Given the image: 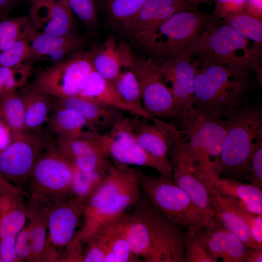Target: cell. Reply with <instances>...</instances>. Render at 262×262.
<instances>
[{
    "instance_id": "33",
    "label": "cell",
    "mask_w": 262,
    "mask_h": 262,
    "mask_svg": "<svg viewBox=\"0 0 262 262\" xmlns=\"http://www.w3.org/2000/svg\"><path fill=\"white\" fill-rule=\"evenodd\" d=\"M112 82L121 98L135 111L137 116L149 120L153 118L144 109L139 83L131 68L121 71Z\"/></svg>"
},
{
    "instance_id": "51",
    "label": "cell",
    "mask_w": 262,
    "mask_h": 262,
    "mask_svg": "<svg viewBox=\"0 0 262 262\" xmlns=\"http://www.w3.org/2000/svg\"><path fill=\"white\" fill-rule=\"evenodd\" d=\"M245 11L262 19V0H246Z\"/></svg>"
},
{
    "instance_id": "19",
    "label": "cell",
    "mask_w": 262,
    "mask_h": 262,
    "mask_svg": "<svg viewBox=\"0 0 262 262\" xmlns=\"http://www.w3.org/2000/svg\"><path fill=\"white\" fill-rule=\"evenodd\" d=\"M92 65L101 76L112 82L122 68H131L132 53L128 46L109 36L102 45L90 50Z\"/></svg>"
},
{
    "instance_id": "20",
    "label": "cell",
    "mask_w": 262,
    "mask_h": 262,
    "mask_svg": "<svg viewBox=\"0 0 262 262\" xmlns=\"http://www.w3.org/2000/svg\"><path fill=\"white\" fill-rule=\"evenodd\" d=\"M65 107L78 112L97 132L104 133L122 116L123 111L86 99L79 96L55 98L52 108Z\"/></svg>"
},
{
    "instance_id": "23",
    "label": "cell",
    "mask_w": 262,
    "mask_h": 262,
    "mask_svg": "<svg viewBox=\"0 0 262 262\" xmlns=\"http://www.w3.org/2000/svg\"><path fill=\"white\" fill-rule=\"evenodd\" d=\"M170 159L174 181L200 210L213 217L210 193L206 186L194 174L193 165L178 158L171 157Z\"/></svg>"
},
{
    "instance_id": "25",
    "label": "cell",
    "mask_w": 262,
    "mask_h": 262,
    "mask_svg": "<svg viewBox=\"0 0 262 262\" xmlns=\"http://www.w3.org/2000/svg\"><path fill=\"white\" fill-rule=\"evenodd\" d=\"M48 121L59 137H86L96 131L78 112L68 108H52Z\"/></svg>"
},
{
    "instance_id": "4",
    "label": "cell",
    "mask_w": 262,
    "mask_h": 262,
    "mask_svg": "<svg viewBox=\"0 0 262 262\" xmlns=\"http://www.w3.org/2000/svg\"><path fill=\"white\" fill-rule=\"evenodd\" d=\"M196 60L193 107L224 119L245 101L249 74L236 73L209 59Z\"/></svg>"
},
{
    "instance_id": "6",
    "label": "cell",
    "mask_w": 262,
    "mask_h": 262,
    "mask_svg": "<svg viewBox=\"0 0 262 262\" xmlns=\"http://www.w3.org/2000/svg\"><path fill=\"white\" fill-rule=\"evenodd\" d=\"M204 29L185 54L209 59L237 73L249 74L260 69L261 46L251 43L221 22L211 20Z\"/></svg>"
},
{
    "instance_id": "39",
    "label": "cell",
    "mask_w": 262,
    "mask_h": 262,
    "mask_svg": "<svg viewBox=\"0 0 262 262\" xmlns=\"http://www.w3.org/2000/svg\"><path fill=\"white\" fill-rule=\"evenodd\" d=\"M242 37L261 46L262 42V20L245 11L221 20Z\"/></svg>"
},
{
    "instance_id": "12",
    "label": "cell",
    "mask_w": 262,
    "mask_h": 262,
    "mask_svg": "<svg viewBox=\"0 0 262 262\" xmlns=\"http://www.w3.org/2000/svg\"><path fill=\"white\" fill-rule=\"evenodd\" d=\"M131 69L140 87L144 109L151 116L177 119L180 114L170 90L164 83L160 66L151 59L132 54Z\"/></svg>"
},
{
    "instance_id": "47",
    "label": "cell",
    "mask_w": 262,
    "mask_h": 262,
    "mask_svg": "<svg viewBox=\"0 0 262 262\" xmlns=\"http://www.w3.org/2000/svg\"><path fill=\"white\" fill-rule=\"evenodd\" d=\"M16 251L17 261L31 259L32 246L29 227L23 228L16 236Z\"/></svg>"
},
{
    "instance_id": "28",
    "label": "cell",
    "mask_w": 262,
    "mask_h": 262,
    "mask_svg": "<svg viewBox=\"0 0 262 262\" xmlns=\"http://www.w3.org/2000/svg\"><path fill=\"white\" fill-rule=\"evenodd\" d=\"M27 209L30 219L29 226L32 254L30 260H41L46 250V230L49 205L32 198Z\"/></svg>"
},
{
    "instance_id": "34",
    "label": "cell",
    "mask_w": 262,
    "mask_h": 262,
    "mask_svg": "<svg viewBox=\"0 0 262 262\" xmlns=\"http://www.w3.org/2000/svg\"><path fill=\"white\" fill-rule=\"evenodd\" d=\"M204 184L212 196L233 211L246 223L252 238L259 245L262 246V215L249 212L236 198L221 194L210 185Z\"/></svg>"
},
{
    "instance_id": "41",
    "label": "cell",
    "mask_w": 262,
    "mask_h": 262,
    "mask_svg": "<svg viewBox=\"0 0 262 262\" xmlns=\"http://www.w3.org/2000/svg\"><path fill=\"white\" fill-rule=\"evenodd\" d=\"M30 21L28 16H0V53L9 48L21 35Z\"/></svg>"
},
{
    "instance_id": "7",
    "label": "cell",
    "mask_w": 262,
    "mask_h": 262,
    "mask_svg": "<svg viewBox=\"0 0 262 262\" xmlns=\"http://www.w3.org/2000/svg\"><path fill=\"white\" fill-rule=\"evenodd\" d=\"M211 20L210 15L198 9L180 11L157 26L138 44L162 61L174 59L186 53Z\"/></svg>"
},
{
    "instance_id": "38",
    "label": "cell",
    "mask_w": 262,
    "mask_h": 262,
    "mask_svg": "<svg viewBox=\"0 0 262 262\" xmlns=\"http://www.w3.org/2000/svg\"><path fill=\"white\" fill-rule=\"evenodd\" d=\"M147 0H97V7L111 21L122 25L134 16Z\"/></svg>"
},
{
    "instance_id": "30",
    "label": "cell",
    "mask_w": 262,
    "mask_h": 262,
    "mask_svg": "<svg viewBox=\"0 0 262 262\" xmlns=\"http://www.w3.org/2000/svg\"><path fill=\"white\" fill-rule=\"evenodd\" d=\"M97 230L101 233L105 240L107 252L105 262H141L134 254L125 236L114 221L101 226Z\"/></svg>"
},
{
    "instance_id": "29",
    "label": "cell",
    "mask_w": 262,
    "mask_h": 262,
    "mask_svg": "<svg viewBox=\"0 0 262 262\" xmlns=\"http://www.w3.org/2000/svg\"><path fill=\"white\" fill-rule=\"evenodd\" d=\"M159 66L165 80L175 82L193 101L196 59L184 54L174 59L162 61Z\"/></svg>"
},
{
    "instance_id": "11",
    "label": "cell",
    "mask_w": 262,
    "mask_h": 262,
    "mask_svg": "<svg viewBox=\"0 0 262 262\" xmlns=\"http://www.w3.org/2000/svg\"><path fill=\"white\" fill-rule=\"evenodd\" d=\"M93 69L90 51L78 53L40 70L29 87L55 98L79 96Z\"/></svg>"
},
{
    "instance_id": "1",
    "label": "cell",
    "mask_w": 262,
    "mask_h": 262,
    "mask_svg": "<svg viewBox=\"0 0 262 262\" xmlns=\"http://www.w3.org/2000/svg\"><path fill=\"white\" fill-rule=\"evenodd\" d=\"M114 222L141 262H184L182 226L159 212L144 194L130 213Z\"/></svg>"
},
{
    "instance_id": "22",
    "label": "cell",
    "mask_w": 262,
    "mask_h": 262,
    "mask_svg": "<svg viewBox=\"0 0 262 262\" xmlns=\"http://www.w3.org/2000/svg\"><path fill=\"white\" fill-rule=\"evenodd\" d=\"M203 183L218 192L239 200L249 212L262 215V191L250 183H244L232 178L209 176L194 173Z\"/></svg>"
},
{
    "instance_id": "52",
    "label": "cell",
    "mask_w": 262,
    "mask_h": 262,
    "mask_svg": "<svg viewBox=\"0 0 262 262\" xmlns=\"http://www.w3.org/2000/svg\"><path fill=\"white\" fill-rule=\"evenodd\" d=\"M262 248H248L247 250L244 262H262Z\"/></svg>"
},
{
    "instance_id": "31",
    "label": "cell",
    "mask_w": 262,
    "mask_h": 262,
    "mask_svg": "<svg viewBox=\"0 0 262 262\" xmlns=\"http://www.w3.org/2000/svg\"><path fill=\"white\" fill-rule=\"evenodd\" d=\"M31 41V51L27 62L34 63L53 49L77 43H84L83 37L77 35L56 36L38 31L30 21L27 26Z\"/></svg>"
},
{
    "instance_id": "37",
    "label": "cell",
    "mask_w": 262,
    "mask_h": 262,
    "mask_svg": "<svg viewBox=\"0 0 262 262\" xmlns=\"http://www.w3.org/2000/svg\"><path fill=\"white\" fill-rule=\"evenodd\" d=\"M33 63L26 62L11 67H0V98L25 86L34 71Z\"/></svg>"
},
{
    "instance_id": "10",
    "label": "cell",
    "mask_w": 262,
    "mask_h": 262,
    "mask_svg": "<svg viewBox=\"0 0 262 262\" xmlns=\"http://www.w3.org/2000/svg\"><path fill=\"white\" fill-rule=\"evenodd\" d=\"M91 137L103 153L116 163L148 167L161 174H172V166L155 159L139 145L134 135L132 120L128 117L122 116L107 131H94Z\"/></svg>"
},
{
    "instance_id": "14",
    "label": "cell",
    "mask_w": 262,
    "mask_h": 262,
    "mask_svg": "<svg viewBox=\"0 0 262 262\" xmlns=\"http://www.w3.org/2000/svg\"><path fill=\"white\" fill-rule=\"evenodd\" d=\"M194 10L197 8L184 0H147L136 15L121 27L125 33L139 43L172 15Z\"/></svg>"
},
{
    "instance_id": "21",
    "label": "cell",
    "mask_w": 262,
    "mask_h": 262,
    "mask_svg": "<svg viewBox=\"0 0 262 262\" xmlns=\"http://www.w3.org/2000/svg\"><path fill=\"white\" fill-rule=\"evenodd\" d=\"M202 229L212 254L223 262H244L247 248L234 234L213 218Z\"/></svg>"
},
{
    "instance_id": "42",
    "label": "cell",
    "mask_w": 262,
    "mask_h": 262,
    "mask_svg": "<svg viewBox=\"0 0 262 262\" xmlns=\"http://www.w3.org/2000/svg\"><path fill=\"white\" fill-rule=\"evenodd\" d=\"M73 170L72 195L82 198L90 197L110 171L84 172L74 167Z\"/></svg>"
},
{
    "instance_id": "45",
    "label": "cell",
    "mask_w": 262,
    "mask_h": 262,
    "mask_svg": "<svg viewBox=\"0 0 262 262\" xmlns=\"http://www.w3.org/2000/svg\"><path fill=\"white\" fill-rule=\"evenodd\" d=\"M251 185L262 189V145L256 150L248 165L241 176Z\"/></svg>"
},
{
    "instance_id": "48",
    "label": "cell",
    "mask_w": 262,
    "mask_h": 262,
    "mask_svg": "<svg viewBox=\"0 0 262 262\" xmlns=\"http://www.w3.org/2000/svg\"><path fill=\"white\" fill-rule=\"evenodd\" d=\"M16 236L0 239V257L2 262L17 261L16 251Z\"/></svg>"
},
{
    "instance_id": "27",
    "label": "cell",
    "mask_w": 262,
    "mask_h": 262,
    "mask_svg": "<svg viewBox=\"0 0 262 262\" xmlns=\"http://www.w3.org/2000/svg\"><path fill=\"white\" fill-rule=\"evenodd\" d=\"M24 104L25 124L27 131L38 132L48 121L53 101L50 96L31 87L22 94Z\"/></svg>"
},
{
    "instance_id": "35",
    "label": "cell",
    "mask_w": 262,
    "mask_h": 262,
    "mask_svg": "<svg viewBox=\"0 0 262 262\" xmlns=\"http://www.w3.org/2000/svg\"><path fill=\"white\" fill-rule=\"evenodd\" d=\"M0 116L9 128L14 138L27 131L22 94L17 91L0 98Z\"/></svg>"
},
{
    "instance_id": "49",
    "label": "cell",
    "mask_w": 262,
    "mask_h": 262,
    "mask_svg": "<svg viewBox=\"0 0 262 262\" xmlns=\"http://www.w3.org/2000/svg\"><path fill=\"white\" fill-rule=\"evenodd\" d=\"M84 43H77L64 46L52 50L46 56V58L54 63L64 60L69 54L80 49Z\"/></svg>"
},
{
    "instance_id": "18",
    "label": "cell",
    "mask_w": 262,
    "mask_h": 262,
    "mask_svg": "<svg viewBox=\"0 0 262 262\" xmlns=\"http://www.w3.org/2000/svg\"><path fill=\"white\" fill-rule=\"evenodd\" d=\"M89 198L73 196L49 205L48 229L52 245L68 246L75 235L79 220Z\"/></svg>"
},
{
    "instance_id": "5",
    "label": "cell",
    "mask_w": 262,
    "mask_h": 262,
    "mask_svg": "<svg viewBox=\"0 0 262 262\" xmlns=\"http://www.w3.org/2000/svg\"><path fill=\"white\" fill-rule=\"evenodd\" d=\"M180 131L171 147L193 164L195 172L209 175L218 158L226 135L224 119L193 107L177 118Z\"/></svg>"
},
{
    "instance_id": "56",
    "label": "cell",
    "mask_w": 262,
    "mask_h": 262,
    "mask_svg": "<svg viewBox=\"0 0 262 262\" xmlns=\"http://www.w3.org/2000/svg\"><path fill=\"white\" fill-rule=\"evenodd\" d=\"M0 262H2V260L1 259L0 257Z\"/></svg>"
},
{
    "instance_id": "50",
    "label": "cell",
    "mask_w": 262,
    "mask_h": 262,
    "mask_svg": "<svg viewBox=\"0 0 262 262\" xmlns=\"http://www.w3.org/2000/svg\"><path fill=\"white\" fill-rule=\"evenodd\" d=\"M13 139L11 130L0 116V151L5 148Z\"/></svg>"
},
{
    "instance_id": "16",
    "label": "cell",
    "mask_w": 262,
    "mask_h": 262,
    "mask_svg": "<svg viewBox=\"0 0 262 262\" xmlns=\"http://www.w3.org/2000/svg\"><path fill=\"white\" fill-rule=\"evenodd\" d=\"M29 17L40 32L60 37L77 35L73 14L65 0H32Z\"/></svg>"
},
{
    "instance_id": "15",
    "label": "cell",
    "mask_w": 262,
    "mask_h": 262,
    "mask_svg": "<svg viewBox=\"0 0 262 262\" xmlns=\"http://www.w3.org/2000/svg\"><path fill=\"white\" fill-rule=\"evenodd\" d=\"M134 116V133L139 145L155 159L172 167L169 152L179 130L161 118L153 117L150 123L148 119Z\"/></svg>"
},
{
    "instance_id": "3",
    "label": "cell",
    "mask_w": 262,
    "mask_h": 262,
    "mask_svg": "<svg viewBox=\"0 0 262 262\" xmlns=\"http://www.w3.org/2000/svg\"><path fill=\"white\" fill-rule=\"evenodd\" d=\"M226 135L209 176L223 173L240 179L256 150L262 145V111L246 101L224 118Z\"/></svg>"
},
{
    "instance_id": "53",
    "label": "cell",
    "mask_w": 262,
    "mask_h": 262,
    "mask_svg": "<svg viewBox=\"0 0 262 262\" xmlns=\"http://www.w3.org/2000/svg\"><path fill=\"white\" fill-rule=\"evenodd\" d=\"M17 187L0 176V195L19 192Z\"/></svg>"
},
{
    "instance_id": "36",
    "label": "cell",
    "mask_w": 262,
    "mask_h": 262,
    "mask_svg": "<svg viewBox=\"0 0 262 262\" xmlns=\"http://www.w3.org/2000/svg\"><path fill=\"white\" fill-rule=\"evenodd\" d=\"M184 262H216L202 228L187 227L183 237Z\"/></svg>"
},
{
    "instance_id": "46",
    "label": "cell",
    "mask_w": 262,
    "mask_h": 262,
    "mask_svg": "<svg viewBox=\"0 0 262 262\" xmlns=\"http://www.w3.org/2000/svg\"><path fill=\"white\" fill-rule=\"evenodd\" d=\"M213 1L215 3L213 17L216 20H223L245 10L246 0H213Z\"/></svg>"
},
{
    "instance_id": "26",
    "label": "cell",
    "mask_w": 262,
    "mask_h": 262,
    "mask_svg": "<svg viewBox=\"0 0 262 262\" xmlns=\"http://www.w3.org/2000/svg\"><path fill=\"white\" fill-rule=\"evenodd\" d=\"M18 194L0 195V239L16 236L24 228L27 210Z\"/></svg>"
},
{
    "instance_id": "32",
    "label": "cell",
    "mask_w": 262,
    "mask_h": 262,
    "mask_svg": "<svg viewBox=\"0 0 262 262\" xmlns=\"http://www.w3.org/2000/svg\"><path fill=\"white\" fill-rule=\"evenodd\" d=\"M210 197L213 219L234 234L247 248H262V246L259 245L252 238L248 226L241 217L211 195Z\"/></svg>"
},
{
    "instance_id": "9",
    "label": "cell",
    "mask_w": 262,
    "mask_h": 262,
    "mask_svg": "<svg viewBox=\"0 0 262 262\" xmlns=\"http://www.w3.org/2000/svg\"><path fill=\"white\" fill-rule=\"evenodd\" d=\"M73 174L71 164L54 144L48 143L29 178L32 198L50 205L73 196Z\"/></svg>"
},
{
    "instance_id": "2",
    "label": "cell",
    "mask_w": 262,
    "mask_h": 262,
    "mask_svg": "<svg viewBox=\"0 0 262 262\" xmlns=\"http://www.w3.org/2000/svg\"><path fill=\"white\" fill-rule=\"evenodd\" d=\"M140 171L116 163L90 197L83 214L82 240L101 226L114 221L139 200Z\"/></svg>"
},
{
    "instance_id": "8",
    "label": "cell",
    "mask_w": 262,
    "mask_h": 262,
    "mask_svg": "<svg viewBox=\"0 0 262 262\" xmlns=\"http://www.w3.org/2000/svg\"><path fill=\"white\" fill-rule=\"evenodd\" d=\"M140 185L149 202L179 225L202 228L213 218L195 205L174 181L172 174L151 176L140 171Z\"/></svg>"
},
{
    "instance_id": "24",
    "label": "cell",
    "mask_w": 262,
    "mask_h": 262,
    "mask_svg": "<svg viewBox=\"0 0 262 262\" xmlns=\"http://www.w3.org/2000/svg\"><path fill=\"white\" fill-rule=\"evenodd\" d=\"M79 96L98 104L113 107L137 116L135 111L121 98L112 82L94 69L87 77Z\"/></svg>"
},
{
    "instance_id": "54",
    "label": "cell",
    "mask_w": 262,
    "mask_h": 262,
    "mask_svg": "<svg viewBox=\"0 0 262 262\" xmlns=\"http://www.w3.org/2000/svg\"><path fill=\"white\" fill-rule=\"evenodd\" d=\"M17 0H0V16L7 15Z\"/></svg>"
},
{
    "instance_id": "44",
    "label": "cell",
    "mask_w": 262,
    "mask_h": 262,
    "mask_svg": "<svg viewBox=\"0 0 262 262\" xmlns=\"http://www.w3.org/2000/svg\"><path fill=\"white\" fill-rule=\"evenodd\" d=\"M87 246L82 251V262H105L107 247L105 238L99 230L83 240Z\"/></svg>"
},
{
    "instance_id": "13",
    "label": "cell",
    "mask_w": 262,
    "mask_h": 262,
    "mask_svg": "<svg viewBox=\"0 0 262 262\" xmlns=\"http://www.w3.org/2000/svg\"><path fill=\"white\" fill-rule=\"evenodd\" d=\"M48 143L38 132L26 131L0 151V176L17 186L29 181L33 169Z\"/></svg>"
},
{
    "instance_id": "40",
    "label": "cell",
    "mask_w": 262,
    "mask_h": 262,
    "mask_svg": "<svg viewBox=\"0 0 262 262\" xmlns=\"http://www.w3.org/2000/svg\"><path fill=\"white\" fill-rule=\"evenodd\" d=\"M28 25L17 40L0 53V67L14 66L27 62L31 48Z\"/></svg>"
},
{
    "instance_id": "55",
    "label": "cell",
    "mask_w": 262,
    "mask_h": 262,
    "mask_svg": "<svg viewBox=\"0 0 262 262\" xmlns=\"http://www.w3.org/2000/svg\"><path fill=\"white\" fill-rule=\"evenodd\" d=\"M192 5L197 7L198 5L203 3H208L213 1V0H184Z\"/></svg>"
},
{
    "instance_id": "43",
    "label": "cell",
    "mask_w": 262,
    "mask_h": 262,
    "mask_svg": "<svg viewBox=\"0 0 262 262\" xmlns=\"http://www.w3.org/2000/svg\"><path fill=\"white\" fill-rule=\"evenodd\" d=\"M73 14L88 28L94 27L98 21L96 0H65Z\"/></svg>"
},
{
    "instance_id": "17",
    "label": "cell",
    "mask_w": 262,
    "mask_h": 262,
    "mask_svg": "<svg viewBox=\"0 0 262 262\" xmlns=\"http://www.w3.org/2000/svg\"><path fill=\"white\" fill-rule=\"evenodd\" d=\"M54 145L71 165L79 171H109L115 166L91 135L86 137H58Z\"/></svg>"
}]
</instances>
